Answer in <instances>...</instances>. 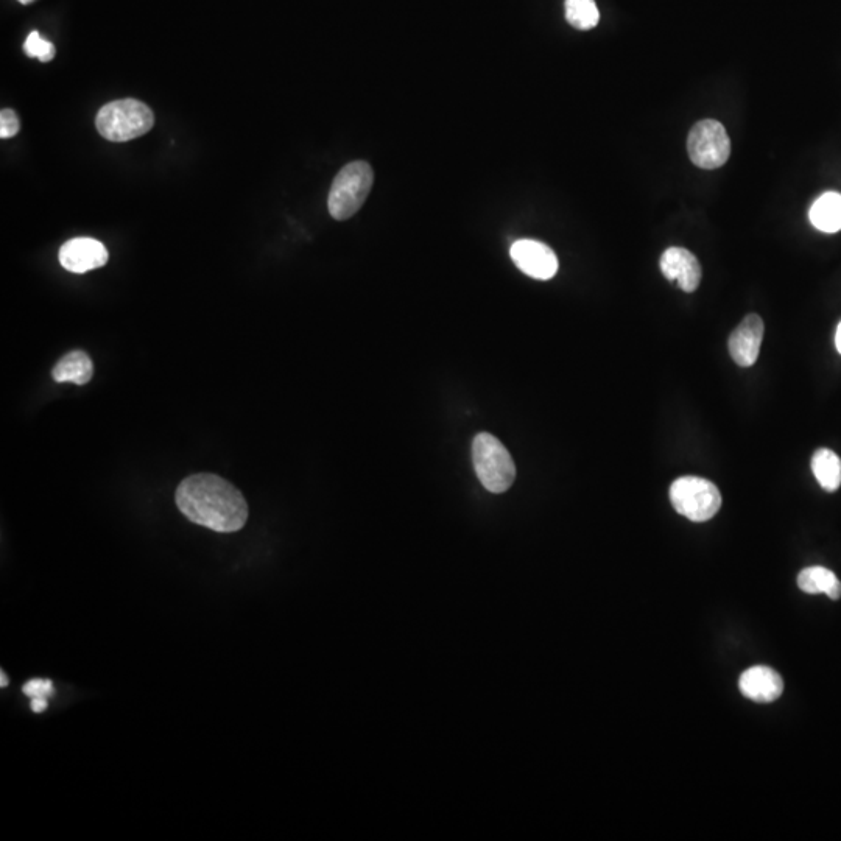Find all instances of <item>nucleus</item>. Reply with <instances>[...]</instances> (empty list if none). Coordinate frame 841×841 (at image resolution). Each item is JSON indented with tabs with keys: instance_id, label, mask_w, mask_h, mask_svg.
<instances>
[{
	"instance_id": "1",
	"label": "nucleus",
	"mask_w": 841,
	"mask_h": 841,
	"mask_svg": "<svg viewBox=\"0 0 841 841\" xmlns=\"http://www.w3.org/2000/svg\"><path fill=\"white\" fill-rule=\"evenodd\" d=\"M178 510L189 521L219 533L239 532L248 521V505L233 483L215 474L187 477L176 490Z\"/></svg>"
},
{
	"instance_id": "2",
	"label": "nucleus",
	"mask_w": 841,
	"mask_h": 841,
	"mask_svg": "<svg viewBox=\"0 0 841 841\" xmlns=\"http://www.w3.org/2000/svg\"><path fill=\"white\" fill-rule=\"evenodd\" d=\"M155 125V114L145 103L134 99L116 100L102 106L96 127L106 141L127 142L141 138Z\"/></svg>"
},
{
	"instance_id": "3",
	"label": "nucleus",
	"mask_w": 841,
	"mask_h": 841,
	"mask_svg": "<svg viewBox=\"0 0 841 841\" xmlns=\"http://www.w3.org/2000/svg\"><path fill=\"white\" fill-rule=\"evenodd\" d=\"M373 183L374 172L368 162L354 161L343 167L329 191L328 208L332 219L343 222L356 215L370 195Z\"/></svg>"
},
{
	"instance_id": "4",
	"label": "nucleus",
	"mask_w": 841,
	"mask_h": 841,
	"mask_svg": "<svg viewBox=\"0 0 841 841\" xmlns=\"http://www.w3.org/2000/svg\"><path fill=\"white\" fill-rule=\"evenodd\" d=\"M472 461L477 477L486 490L502 494L516 479V466L507 447L491 433H479L472 443Z\"/></svg>"
},
{
	"instance_id": "5",
	"label": "nucleus",
	"mask_w": 841,
	"mask_h": 841,
	"mask_svg": "<svg viewBox=\"0 0 841 841\" xmlns=\"http://www.w3.org/2000/svg\"><path fill=\"white\" fill-rule=\"evenodd\" d=\"M670 502L681 516L692 522H706L722 508L717 486L701 477L687 476L670 486Z\"/></svg>"
},
{
	"instance_id": "6",
	"label": "nucleus",
	"mask_w": 841,
	"mask_h": 841,
	"mask_svg": "<svg viewBox=\"0 0 841 841\" xmlns=\"http://www.w3.org/2000/svg\"><path fill=\"white\" fill-rule=\"evenodd\" d=\"M687 152L695 166L704 170L722 167L731 155V141L720 122L704 119L690 130Z\"/></svg>"
},
{
	"instance_id": "7",
	"label": "nucleus",
	"mask_w": 841,
	"mask_h": 841,
	"mask_svg": "<svg viewBox=\"0 0 841 841\" xmlns=\"http://www.w3.org/2000/svg\"><path fill=\"white\" fill-rule=\"evenodd\" d=\"M511 259L522 273L530 278L547 281L552 279L558 271V257L552 248L538 240H518L510 250Z\"/></svg>"
},
{
	"instance_id": "8",
	"label": "nucleus",
	"mask_w": 841,
	"mask_h": 841,
	"mask_svg": "<svg viewBox=\"0 0 841 841\" xmlns=\"http://www.w3.org/2000/svg\"><path fill=\"white\" fill-rule=\"evenodd\" d=\"M110 254L105 245L91 237H78L64 243L60 250V264L71 273H88L108 264Z\"/></svg>"
},
{
	"instance_id": "9",
	"label": "nucleus",
	"mask_w": 841,
	"mask_h": 841,
	"mask_svg": "<svg viewBox=\"0 0 841 841\" xmlns=\"http://www.w3.org/2000/svg\"><path fill=\"white\" fill-rule=\"evenodd\" d=\"M764 321L759 315H748L729 337V354L743 368L753 366L761 354L764 340Z\"/></svg>"
},
{
	"instance_id": "10",
	"label": "nucleus",
	"mask_w": 841,
	"mask_h": 841,
	"mask_svg": "<svg viewBox=\"0 0 841 841\" xmlns=\"http://www.w3.org/2000/svg\"><path fill=\"white\" fill-rule=\"evenodd\" d=\"M659 265H661L662 275L669 281L678 282V286L684 292L692 293L700 287L701 276H703L700 262L697 256L686 248L672 247L664 251Z\"/></svg>"
},
{
	"instance_id": "11",
	"label": "nucleus",
	"mask_w": 841,
	"mask_h": 841,
	"mask_svg": "<svg viewBox=\"0 0 841 841\" xmlns=\"http://www.w3.org/2000/svg\"><path fill=\"white\" fill-rule=\"evenodd\" d=\"M739 687L743 697L748 700L756 701V703H771L778 700L784 692V680L776 670L757 666L742 673Z\"/></svg>"
},
{
	"instance_id": "12",
	"label": "nucleus",
	"mask_w": 841,
	"mask_h": 841,
	"mask_svg": "<svg viewBox=\"0 0 841 841\" xmlns=\"http://www.w3.org/2000/svg\"><path fill=\"white\" fill-rule=\"evenodd\" d=\"M94 376V363L85 351H72L55 365L52 377L58 384L72 382L75 385H86Z\"/></svg>"
},
{
	"instance_id": "13",
	"label": "nucleus",
	"mask_w": 841,
	"mask_h": 841,
	"mask_svg": "<svg viewBox=\"0 0 841 841\" xmlns=\"http://www.w3.org/2000/svg\"><path fill=\"white\" fill-rule=\"evenodd\" d=\"M809 219L823 233L834 234L841 229V194L826 192L809 211Z\"/></svg>"
},
{
	"instance_id": "14",
	"label": "nucleus",
	"mask_w": 841,
	"mask_h": 841,
	"mask_svg": "<svg viewBox=\"0 0 841 841\" xmlns=\"http://www.w3.org/2000/svg\"><path fill=\"white\" fill-rule=\"evenodd\" d=\"M798 586L807 594H826L832 600L841 597V581L826 567L813 566L804 569L798 575Z\"/></svg>"
},
{
	"instance_id": "15",
	"label": "nucleus",
	"mask_w": 841,
	"mask_h": 841,
	"mask_svg": "<svg viewBox=\"0 0 841 841\" xmlns=\"http://www.w3.org/2000/svg\"><path fill=\"white\" fill-rule=\"evenodd\" d=\"M812 471L821 488L834 493L841 486V460L834 451L821 447L812 457Z\"/></svg>"
},
{
	"instance_id": "16",
	"label": "nucleus",
	"mask_w": 841,
	"mask_h": 841,
	"mask_svg": "<svg viewBox=\"0 0 841 841\" xmlns=\"http://www.w3.org/2000/svg\"><path fill=\"white\" fill-rule=\"evenodd\" d=\"M566 21L577 30H591L600 22V11L595 0H566Z\"/></svg>"
},
{
	"instance_id": "17",
	"label": "nucleus",
	"mask_w": 841,
	"mask_h": 841,
	"mask_svg": "<svg viewBox=\"0 0 841 841\" xmlns=\"http://www.w3.org/2000/svg\"><path fill=\"white\" fill-rule=\"evenodd\" d=\"M24 50L29 57L38 58L43 63L52 61L55 58V53H57L53 44L41 38L38 32L30 33L29 38L25 41Z\"/></svg>"
},
{
	"instance_id": "18",
	"label": "nucleus",
	"mask_w": 841,
	"mask_h": 841,
	"mask_svg": "<svg viewBox=\"0 0 841 841\" xmlns=\"http://www.w3.org/2000/svg\"><path fill=\"white\" fill-rule=\"evenodd\" d=\"M21 130V122H19L18 114L10 108H5L0 113V138L10 139Z\"/></svg>"
},
{
	"instance_id": "19",
	"label": "nucleus",
	"mask_w": 841,
	"mask_h": 841,
	"mask_svg": "<svg viewBox=\"0 0 841 841\" xmlns=\"http://www.w3.org/2000/svg\"><path fill=\"white\" fill-rule=\"evenodd\" d=\"M22 692L32 700H46L53 694V684L50 680H32L22 687Z\"/></svg>"
},
{
	"instance_id": "20",
	"label": "nucleus",
	"mask_w": 841,
	"mask_h": 841,
	"mask_svg": "<svg viewBox=\"0 0 841 841\" xmlns=\"http://www.w3.org/2000/svg\"><path fill=\"white\" fill-rule=\"evenodd\" d=\"M47 709V700H32V711L36 712V714H41V712L46 711Z\"/></svg>"
},
{
	"instance_id": "21",
	"label": "nucleus",
	"mask_w": 841,
	"mask_h": 841,
	"mask_svg": "<svg viewBox=\"0 0 841 841\" xmlns=\"http://www.w3.org/2000/svg\"><path fill=\"white\" fill-rule=\"evenodd\" d=\"M835 346H837V351L841 354V321L838 324L837 334H835Z\"/></svg>"
},
{
	"instance_id": "22",
	"label": "nucleus",
	"mask_w": 841,
	"mask_h": 841,
	"mask_svg": "<svg viewBox=\"0 0 841 841\" xmlns=\"http://www.w3.org/2000/svg\"><path fill=\"white\" fill-rule=\"evenodd\" d=\"M0 678H2V684H0V687H7L8 686V678H7V675H5L4 670H2V672H0Z\"/></svg>"
},
{
	"instance_id": "23",
	"label": "nucleus",
	"mask_w": 841,
	"mask_h": 841,
	"mask_svg": "<svg viewBox=\"0 0 841 841\" xmlns=\"http://www.w3.org/2000/svg\"><path fill=\"white\" fill-rule=\"evenodd\" d=\"M19 2L24 5H29L32 4V2H35V0H19Z\"/></svg>"
}]
</instances>
